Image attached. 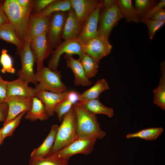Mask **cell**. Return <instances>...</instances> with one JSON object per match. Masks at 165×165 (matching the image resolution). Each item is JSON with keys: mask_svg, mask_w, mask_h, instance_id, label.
Here are the masks:
<instances>
[{"mask_svg": "<svg viewBox=\"0 0 165 165\" xmlns=\"http://www.w3.org/2000/svg\"><path fill=\"white\" fill-rule=\"evenodd\" d=\"M116 2L127 22H141V16L133 6L131 0H118Z\"/></svg>", "mask_w": 165, "mask_h": 165, "instance_id": "cb8c5ba5", "label": "cell"}, {"mask_svg": "<svg viewBox=\"0 0 165 165\" xmlns=\"http://www.w3.org/2000/svg\"><path fill=\"white\" fill-rule=\"evenodd\" d=\"M51 16L42 17L35 14H31L29 18L25 42L30 43L36 37L44 33H47Z\"/></svg>", "mask_w": 165, "mask_h": 165, "instance_id": "5bb4252c", "label": "cell"}, {"mask_svg": "<svg viewBox=\"0 0 165 165\" xmlns=\"http://www.w3.org/2000/svg\"><path fill=\"white\" fill-rule=\"evenodd\" d=\"M27 112L24 111L21 112L12 120L3 125L1 128L3 140L7 137L13 136L14 130L19 125L22 117Z\"/></svg>", "mask_w": 165, "mask_h": 165, "instance_id": "1f68e13d", "label": "cell"}, {"mask_svg": "<svg viewBox=\"0 0 165 165\" xmlns=\"http://www.w3.org/2000/svg\"><path fill=\"white\" fill-rule=\"evenodd\" d=\"M77 126V138L101 139L106 135L100 128L96 115L77 103L73 105Z\"/></svg>", "mask_w": 165, "mask_h": 165, "instance_id": "6da1fadb", "label": "cell"}, {"mask_svg": "<svg viewBox=\"0 0 165 165\" xmlns=\"http://www.w3.org/2000/svg\"><path fill=\"white\" fill-rule=\"evenodd\" d=\"M97 140L94 139L77 138L58 152L49 155L62 159L69 160L70 157L76 154L88 155L93 151Z\"/></svg>", "mask_w": 165, "mask_h": 165, "instance_id": "9c48e42d", "label": "cell"}, {"mask_svg": "<svg viewBox=\"0 0 165 165\" xmlns=\"http://www.w3.org/2000/svg\"><path fill=\"white\" fill-rule=\"evenodd\" d=\"M103 9L100 15L98 33V35L108 39L113 28L124 16L116 1L111 6L103 7Z\"/></svg>", "mask_w": 165, "mask_h": 165, "instance_id": "8992f818", "label": "cell"}, {"mask_svg": "<svg viewBox=\"0 0 165 165\" xmlns=\"http://www.w3.org/2000/svg\"><path fill=\"white\" fill-rule=\"evenodd\" d=\"M163 131L162 127L150 128L135 133L129 134L126 137L127 138H138L147 140H153L156 139Z\"/></svg>", "mask_w": 165, "mask_h": 165, "instance_id": "f1b7e54d", "label": "cell"}, {"mask_svg": "<svg viewBox=\"0 0 165 165\" xmlns=\"http://www.w3.org/2000/svg\"><path fill=\"white\" fill-rule=\"evenodd\" d=\"M161 75L158 86L153 90L154 103L162 110H165V63L160 65Z\"/></svg>", "mask_w": 165, "mask_h": 165, "instance_id": "484cf974", "label": "cell"}, {"mask_svg": "<svg viewBox=\"0 0 165 165\" xmlns=\"http://www.w3.org/2000/svg\"><path fill=\"white\" fill-rule=\"evenodd\" d=\"M147 26L150 39H152L156 32L165 24V21L153 20L150 19L145 20L143 22Z\"/></svg>", "mask_w": 165, "mask_h": 165, "instance_id": "e575fe53", "label": "cell"}, {"mask_svg": "<svg viewBox=\"0 0 165 165\" xmlns=\"http://www.w3.org/2000/svg\"><path fill=\"white\" fill-rule=\"evenodd\" d=\"M4 1L0 4V26L9 22L4 8Z\"/></svg>", "mask_w": 165, "mask_h": 165, "instance_id": "60d3db41", "label": "cell"}, {"mask_svg": "<svg viewBox=\"0 0 165 165\" xmlns=\"http://www.w3.org/2000/svg\"><path fill=\"white\" fill-rule=\"evenodd\" d=\"M54 0H32L31 12L33 11V13L32 14H37L40 13Z\"/></svg>", "mask_w": 165, "mask_h": 165, "instance_id": "d590c367", "label": "cell"}, {"mask_svg": "<svg viewBox=\"0 0 165 165\" xmlns=\"http://www.w3.org/2000/svg\"><path fill=\"white\" fill-rule=\"evenodd\" d=\"M35 77V81L38 82L35 88L36 91L44 90L60 94L68 91L61 80L60 71H52L48 67H44L37 71Z\"/></svg>", "mask_w": 165, "mask_h": 165, "instance_id": "277c9868", "label": "cell"}, {"mask_svg": "<svg viewBox=\"0 0 165 165\" xmlns=\"http://www.w3.org/2000/svg\"><path fill=\"white\" fill-rule=\"evenodd\" d=\"M77 103L95 115L102 114L111 118L114 115L113 109L104 105L99 101L98 99L82 102H78Z\"/></svg>", "mask_w": 165, "mask_h": 165, "instance_id": "d4e9b609", "label": "cell"}, {"mask_svg": "<svg viewBox=\"0 0 165 165\" xmlns=\"http://www.w3.org/2000/svg\"><path fill=\"white\" fill-rule=\"evenodd\" d=\"M30 45L36 57L37 71H39L44 67V61L52 54L53 49L49 43L46 33L42 34L35 38L31 42Z\"/></svg>", "mask_w": 165, "mask_h": 165, "instance_id": "4fadbf2b", "label": "cell"}, {"mask_svg": "<svg viewBox=\"0 0 165 165\" xmlns=\"http://www.w3.org/2000/svg\"><path fill=\"white\" fill-rule=\"evenodd\" d=\"M32 97L22 96H9L4 102L8 105V115L3 125L15 119L21 112L29 111L32 106Z\"/></svg>", "mask_w": 165, "mask_h": 165, "instance_id": "30bf717a", "label": "cell"}, {"mask_svg": "<svg viewBox=\"0 0 165 165\" xmlns=\"http://www.w3.org/2000/svg\"><path fill=\"white\" fill-rule=\"evenodd\" d=\"M64 57L66 59L67 66L74 73L75 85L84 86H90L92 82L86 77L80 61L75 59L72 55L64 54Z\"/></svg>", "mask_w": 165, "mask_h": 165, "instance_id": "ac0fdd59", "label": "cell"}, {"mask_svg": "<svg viewBox=\"0 0 165 165\" xmlns=\"http://www.w3.org/2000/svg\"><path fill=\"white\" fill-rule=\"evenodd\" d=\"M66 16L67 14L63 12H55L51 15L46 36L49 43L53 50L61 43Z\"/></svg>", "mask_w": 165, "mask_h": 165, "instance_id": "8fae6325", "label": "cell"}, {"mask_svg": "<svg viewBox=\"0 0 165 165\" xmlns=\"http://www.w3.org/2000/svg\"><path fill=\"white\" fill-rule=\"evenodd\" d=\"M165 7V0H161L152 9L141 16V22L150 19L151 16L160 9Z\"/></svg>", "mask_w": 165, "mask_h": 165, "instance_id": "8d00e7d4", "label": "cell"}, {"mask_svg": "<svg viewBox=\"0 0 165 165\" xmlns=\"http://www.w3.org/2000/svg\"><path fill=\"white\" fill-rule=\"evenodd\" d=\"M19 6L23 9L27 10H31L32 0H16Z\"/></svg>", "mask_w": 165, "mask_h": 165, "instance_id": "b9f144b4", "label": "cell"}, {"mask_svg": "<svg viewBox=\"0 0 165 165\" xmlns=\"http://www.w3.org/2000/svg\"><path fill=\"white\" fill-rule=\"evenodd\" d=\"M80 95V93L77 91H69L66 97L56 105L54 112L57 114L60 122H62L64 115L79 101Z\"/></svg>", "mask_w": 165, "mask_h": 165, "instance_id": "44dd1931", "label": "cell"}, {"mask_svg": "<svg viewBox=\"0 0 165 165\" xmlns=\"http://www.w3.org/2000/svg\"><path fill=\"white\" fill-rule=\"evenodd\" d=\"M82 46L84 52L98 63L111 53L112 47L108 39L99 35L88 40Z\"/></svg>", "mask_w": 165, "mask_h": 165, "instance_id": "ba28073f", "label": "cell"}, {"mask_svg": "<svg viewBox=\"0 0 165 165\" xmlns=\"http://www.w3.org/2000/svg\"><path fill=\"white\" fill-rule=\"evenodd\" d=\"M150 19L153 20L165 21V9L162 8L153 15L150 17Z\"/></svg>", "mask_w": 165, "mask_h": 165, "instance_id": "ab89813d", "label": "cell"}, {"mask_svg": "<svg viewBox=\"0 0 165 165\" xmlns=\"http://www.w3.org/2000/svg\"><path fill=\"white\" fill-rule=\"evenodd\" d=\"M102 1L103 4V7H109L112 5L116 1V0H104Z\"/></svg>", "mask_w": 165, "mask_h": 165, "instance_id": "7bdbcfd3", "label": "cell"}, {"mask_svg": "<svg viewBox=\"0 0 165 165\" xmlns=\"http://www.w3.org/2000/svg\"><path fill=\"white\" fill-rule=\"evenodd\" d=\"M7 81L0 79V103L4 102L7 97Z\"/></svg>", "mask_w": 165, "mask_h": 165, "instance_id": "74e56055", "label": "cell"}, {"mask_svg": "<svg viewBox=\"0 0 165 165\" xmlns=\"http://www.w3.org/2000/svg\"><path fill=\"white\" fill-rule=\"evenodd\" d=\"M0 63L2 65L1 71L2 73L6 72L13 74L15 72L13 67V61L11 57L7 53V50L3 49L1 51Z\"/></svg>", "mask_w": 165, "mask_h": 165, "instance_id": "d6a6232c", "label": "cell"}, {"mask_svg": "<svg viewBox=\"0 0 165 165\" xmlns=\"http://www.w3.org/2000/svg\"><path fill=\"white\" fill-rule=\"evenodd\" d=\"M16 54L20 57L22 65L21 68L17 72L18 78L28 83H32L36 85L38 83L35 79L33 69L36 57L31 49L30 43L25 42L22 48L16 47Z\"/></svg>", "mask_w": 165, "mask_h": 165, "instance_id": "5b68a950", "label": "cell"}, {"mask_svg": "<svg viewBox=\"0 0 165 165\" xmlns=\"http://www.w3.org/2000/svg\"><path fill=\"white\" fill-rule=\"evenodd\" d=\"M69 160L62 159L51 155L44 158L31 156L29 165H68Z\"/></svg>", "mask_w": 165, "mask_h": 165, "instance_id": "4dcf8cb0", "label": "cell"}, {"mask_svg": "<svg viewBox=\"0 0 165 165\" xmlns=\"http://www.w3.org/2000/svg\"><path fill=\"white\" fill-rule=\"evenodd\" d=\"M82 44L77 38L65 40L53 50L48 62V67L52 71L57 70L61 57L64 53L78 55L79 59L80 60L85 54L82 48Z\"/></svg>", "mask_w": 165, "mask_h": 165, "instance_id": "52a82bcc", "label": "cell"}, {"mask_svg": "<svg viewBox=\"0 0 165 165\" xmlns=\"http://www.w3.org/2000/svg\"><path fill=\"white\" fill-rule=\"evenodd\" d=\"M9 107L6 102L0 103V122L6 121L8 114Z\"/></svg>", "mask_w": 165, "mask_h": 165, "instance_id": "f35d334b", "label": "cell"}, {"mask_svg": "<svg viewBox=\"0 0 165 165\" xmlns=\"http://www.w3.org/2000/svg\"><path fill=\"white\" fill-rule=\"evenodd\" d=\"M4 1L0 0V4H1L2 2Z\"/></svg>", "mask_w": 165, "mask_h": 165, "instance_id": "f6af8a7d", "label": "cell"}, {"mask_svg": "<svg viewBox=\"0 0 165 165\" xmlns=\"http://www.w3.org/2000/svg\"><path fill=\"white\" fill-rule=\"evenodd\" d=\"M77 138L76 118L73 105L63 117L62 123L59 127L53 145L49 155L58 152Z\"/></svg>", "mask_w": 165, "mask_h": 165, "instance_id": "7a4b0ae2", "label": "cell"}, {"mask_svg": "<svg viewBox=\"0 0 165 165\" xmlns=\"http://www.w3.org/2000/svg\"><path fill=\"white\" fill-rule=\"evenodd\" d=\"M49 117L45 105L41 101L35 97H34L32 107L29 111L26 112L25 119L34 122L37 119L41 121L46 120Z\"/></svg>", "mask_w": 165, "mask_h": 165, "instance_id": "603a6c76", "label": "cell"}, {"mask_svg": "<svg viewBox=\"0 0 165 165\" xmlns=\"http://www.w3.org/2000/svg\"><path fill=\"white\" fill-rule=\"evenodd\" d=\"M157 3L155 0H136L134 7L141 17L142 15L152 9Z\"/></svg>", "mask_w": 165, "mask_h": 165, "instance_id": "836d02e7", "label": "cell"}, {"mask_svg": "<svg viewBox=\"0 0 165 165\" xmlns=\"http://www.w3.org/2000/svg\"><path fill=\"white\" fill-rule=\"evenodd\" d=\"M82 27V26L72 8L67 14L62 38L64 40L77 39Z\"/></svg>", "mask_w": 165, "mask_h": 165, "instance_id": "9a60e30c", "label": "cell"}, {"mask_svg": "<svg viewBox=\"0 0 165 165\" xmlns=\"http://www.w3.org/2000/svg\"><path fill=\"white\" fill-rule=\"evenodd\" d=\"M4 140L2 138V134L1 131V129L0 128V145L3 142Z\"/></svg>", "mask_w": 165, "mask_h": 165, "instance_id": "ee69618b", "label": "cell"}, {"mask_svg": "<svg viewBox=\"0 0 165 165\" xmlns=\"http://www.w3.org/2000/svg\"><path fill=\"white\" fill-rule=\"evenodd\" d=\"M69 1L72 8L82 26L99 1L98 0H69Z\"/></svg>", "mask_w": 165, "mask_h": 165, "instance_id": "2e32d148", "label": "cell"}, {"mask_svg": "<svg viewBox=\"0 0 165 165\" xmlns=\"http://www.w3.org/2000/svg\"><path fill=\"white\" fill-rule=\"evenodd\" d=\"M2 78L1 76L0 75V79H2Z\"/></svg>", "mask_w": 165, "mask_h": 165, "instance_id": "bcb514c9", "label": "cell"}, {"mask_svg": "<svg viewBox=\"0 0 165 165\" xmlns=\"http://www.w3.org/2000/svg\"><path fill=\"white\" fill-rule=\"evenodd\" d=\"M110 89L108 84L104 79H98L95 84L87 90L80 93L79 102H84L98 99L103 91Z\"/></svg>", "mask_w": 165, "mask_h": 165, "instance_id": "7402d4cb", "label": "cell"}, {"mask_svg": "<svg viewBox=\"0 0 165 165\" xmlns=\"http://www.w3.org/2000/svg\"><path fill=\"white\" fill-rule=\"evenodd\" d=\"M103 7V1H99L95 9L85 21L77 38L82 44L98 35V24L100 12Z\"/></svg>", "mask_w": 165, "mask_h": 165, "instance_id": "7c38bea8", "label": "cell"}, {"mask_svg": "<svg viewBox=\"0 0 165 165\" xmlns=\"http://www.w3.org/2000/svg\"><path fill=\"white\" fill-rule=\"evenodd\" d=\"M68 92L69 91H67L57 94L47 91H39L36 92L35 97L41 101L45 105L47 114L51 116L54 115V108L56 105L64 99Z\"/></svg>", "mask_w": 165, "mask_h": 165, "instance_id": "e0dca14e", "label": "cell"}, {"mask_svg": "<svg viewBox=\"0 0 165 165\" xmlns=\"http://www.w3.org/2000/svg\"><path fill=\"white\" fill-rule=\"evenodd\" d=\"M59 127L56 124L52 126L49 133L43 143L39 147L33 149L31 156L42 158L50 154L54 143Z\"/></svg>", "mask_w": 165, "mask_h": 165, "instance_id": "ffe728a7", "label": "cell"}, {"mask_svg": "<svg viewBox=\"0 0 165 165\" xmlns=\"http://www.w3.org/2000/svg\"><path fill=\"white\" fill-rule=\"evenodd\" d=\"M71 8L69 0H54L40 13L35 14L39 17H47L54 13L68 11Z\"/></svg>", "mask_w": 165, "mask_h": 165, "instance_id": "4316f807", "label": "cell"}, {"mask_svg": "<svg viewBox=\"0 0 165 165\" xmlns=\"http://www.w3.org/2000/svg\"><path fill=\"white\" fill-rule=\"evenodd\" d=\"M0 39L12 43L17 47L22 48L24 44L19 39L14 29L10 22L0 26Z\"/></svg>", "mask_w": 165, "mask_h": 165, "instance_id": "83f0119b", "label": "cell"}, {"mask_svg": "<svg viewBox=\"0 0 165 165\" xmlns=\"http://www.w3.org/2000/svg\"><path fill=\"white\" fill-rule=\"evenodd\" d=\"M83 68L87 78L90 79L95 76L98 72V63L95 61L90 56L85 53L79 60Z\"/></svg>", "mask_w": 165, "mask_h": 165, "instance_id": "f546056e", "label": "cell"}, {"mask_svg": "<svg viewBox=\"0 0 165 165\" xmlns=\"http://www.w3.org/2000/svg\"><path fill=\"white\" fill-rule=\"evenodd\" d=\"M28 84L19 78L11 81H7V96L17 95L35 97L36 91L35 88L29 86Z\"/></svg>", "mask_w": 165, "mask_h": 165, "instance_id": "d6986e66", "label": "cell"}, {"mask_svg": "<svg viewBox=\"0 0 165 165\" xmlns=\"http://www.w3.org/2000/svg\"><path fill=\"white\" fill-rule=\"evenodd\" d=\"M3 6L9 21L13 26L17 36L24 44L31 11L23 9L16 0H5Z\"/></svg>", "mask_w": 165, "mask_h": 165, "instance_id": "3957f363", "label": "cell"}]
</instances>
